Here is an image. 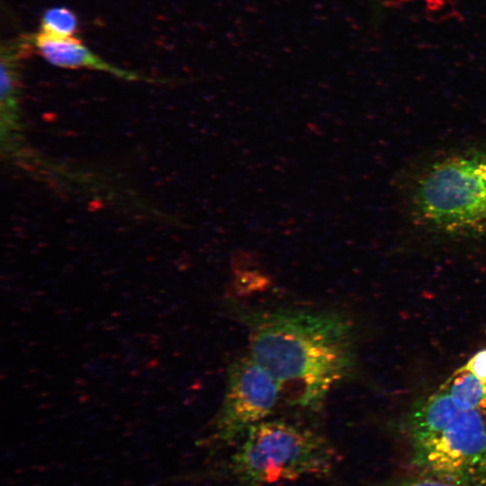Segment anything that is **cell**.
I'll list each match as a JSON object with an SVG mask.
<instances>
[{
    "mask_svg": "<svg viewBox=\"0 0 486 486\" xmlns=\"http://www.w3.org/2000/svg\"><path fill=\"white\" fill-rule=\"evenodd\" d=\"M248 355L279 384L281 396L305 410L322 409L331 390L356 366L354 324L330 310L234 307Z\"/></svg>",
    "mask_w": 486,
    "mask_h": 486,
    "instance_id": "obj_1",
    "label": "cell"
},
{
    "mask_svg": "<svg viewBox=\"0 0 486 486\" xmlns=\"http://www.w3.org/2000/svg\"><path fill=\"white\" fill-rule=\"evenodd\" d=\"M410 214L428 233L450 240H486V146L436 156L412 177Z\"/></svg>",
    "mask_w": 486,
    "mask_h": 486,
    "instance_id": "obj_2",
    "label": "cell"
},
{
    "mask_svg": "<svg viewBox=\"0 0 486 486\" xmlns=\"http://www.w3.org/2000/svg\"><path fill=\"white\" fill-rule=\"evenodd\" d=\"M416 465L458 486H486V424L482 414L438 389L408 418Z\"/></svg>",
    "mask_w": 486,
    "mask_h": 486,
    "instance_id": "obj_3",
    "label": "cell"
},
{
    "mask_svg": "<svg viewBox=\"0 0 486 486\" xmlns=\"http://www.w3.org/2000/svg\"><path fill=\"white\" fill-rule=\"evenodd\" d=\"M228 465L232 486H267L280 481L328 475L338 456L321 434L282 419L253 426Z\"/></svg>",
    "mask_w": 486,
    "mask_h": 486,
    "instance_id": "obj_4",
    "label": "cell"
},
{
    "mask_svg": "<svg viewBox=\"0 0 486 486\" xmlns=\"http://www.w3.org/2000/svg\"><path fill=\"white\" fill-rule=\"evenodd\" d=\"M280 397L277 382L248 354L234 359L228 367L213 437L223 445L238 444L253 426L268 418Z\"/></svg>",
    "mask_w": 486,
    "mask_h": 486,
    "instance_id": "obj_5",
    "label": "cell"
},
{
    "mask_svg": "<svg viewBox=\"0 0 486 486\" xmlns=\"http://www.w3.org/2000/svg\"><path fill=\"white\" fill-rule=\"evenodd\" d=\"M33 43L39 54L51 65L64 68L102 70L128 80L139 78L132 72L108 64L73 36L60 38L40 32L34 36Z\"/></svg>",
    "mask_w": 486,
    "mask_h": 486,
    "instance_id": "obj_6",
    "label": "cell"
},
{
    "mask_svg": "<svg viewBox=\"0 0 486 486\" xmlns=\"http://www.w3.org/2000/svg\"><path fill=\"white\" fill-rule=\"evenodd\" d=\"M439 388L461 406L486 414V347L454 371Z\"/></svg>",
    "mask_w": 486,
    "mask_h": 486,
    "instance_id": "obj_7",
    "label": "cell"
},
{
    "mask_svg": "<svg viewBox=\"0 0 486 486\" xmlns=\"http://www.w3.org/2000/svg\"><path fill=\"white\" fill-rule=\"evenodd\" d=\"M77 30L76 15L66 7L48 9L42 17L41 31L55 37H72Z\"/></svg>",
    "mask_w": 486,
    "mask_h": 486,
    "instance_id": "obj_8",
    "label": "cell"
}]
</instances>
